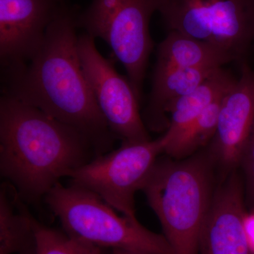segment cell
I'll return each instance as SVG.
<instances>
[{"mask_svg":"<svg viewBox=\"0 0 254 254\" xmlns=\"http://www.w3.org/2000/svg\"><path fill=\"white\" fill-rule=\"evenodd\" d=\"M112 254H142L135 253V252H128V251L123 250H112Z\"/></svg>","mask_w":254,"mask_h":254,"instance_id":"obj_20","label":"cell"},{"mask_svg":"<svg viewBox=\"0 0 254 254\" xmlns=\"http://www.w3.org/2000/svg\"><path fill=\"white\" fill-rule=\"evenodd\" d=\"M78 11L63 3L36 54L26 63L3 69V95L76 128L89 139L98 156L111 151L117 138L82 68L76 33Z\"/></svg>","mask_w":254,"mask_h":254,"instance_id":"obj_1","label":"cell"},{"mask_svg":"<svg viewBox=\"0 0 254 254\" xmlns=\"http://www.w3.org/2000/svg\"><path fill=\"white\" fill-rule=\"evenodd\" d=\"M224 96L209 105L198 118L167 145L164 153L174 158H183L211 141L216 133Z\"/></svg>","mask_w":254,"mask_h":254,"instance_id":"obj_16","label":"cell"},{"mask_svg":"<svg viewBox=\"0 0 254 254\" xmlns=\"http://www.w3.org/2000/svg\"><path fill=\"white\" fill-rule=\"evenodd\" d=\"M161 3L162 0H93L84 11H78V28L108 43L125 68L139 102L153 48L150 19Z\"/></svg>","mask_w":254,"mask_h":254,"instance_id":"obj_5","label":"cell"},{"mask_svg":"<svg viewBox=\"0 0 254 254\" xmlns=\"http://www.w3.org/2000/svg\"><path fill=\"white\" fill-rule=\"evenodd\" d=\"M244 229L247 243L251 252L254 254V213L246 214L244 219Z\"/></svg>","mask_w":254,"mask_h":254,"instance_id":"obj_19","label":"cell"},{"mask_svg":"<svg viewBox=\"0 0 254 254\" xmlns=\"http://www.w3.org/2000/svg\"><path fill=\"white\" fill-rule=\"evenodd\" d=\"M205 158L158 159L142 187L176 254L199 253L200 232L213 199L210 166Z\"/></svg>","mask_w":254,"mask_h":254,"instance_id":"obj_3","label":"cell"},{"mask_svg":"<svg viewBox=\"0 0 254 254\" xmlns=\"http://www.w3.org/2000/svg\"><path fill=\"white\" fill-rule=\"evenodd\" d=\"M95 38L78 36V51L85 76L110 131L123 141L150 140L139 111V103L128 78L103 56Z\"/></svg>","mask_w":254,"mask_h":254,"instance_id":"obj_8","label":"cell"},{"mask_svg":"<svg viewBox=\"0 0 254 254\" xmlns=\"http://www.w3.org/2000/svg\"><path fill=\"white\" fill-rule=\"evenodd\" d=\"M245 215L242 185L233 173L213 196L200 232V254H253L245 236Z\"/></svg>","mask_w":254,"mask_h":254,"instance_id":"obj_11","label":"cell"},{"mask_svg":"<svg viewBox=\"0 0 254 254\" xmlns=\"http://www.w3.org/2000/svg\"><path fill=\"white\" fill-rule=\"evenodd\" d=\"M254 127V69L246 63L234 86L222 99L210 154L224 168L240 163Z\"/></svg>","mask_w":254,"mask_h":254,"instance_id":"obj_10","label":"cell"},{"mask_svg":"<svg viewBox=\"0 0 254 254\" xmlns=\"http://www.w3.org/2000/svg\"><path fill=\"white\" fill-rule=\"evenodd\" d=\"M251 194L254 199V127L241 157Z\"/></svg>","mask_w":254,"mask_h":254,"instance_id":"obj_18","label":"cell"},{"mask_svg":"<svg viewBox=\"0 0 254 254\" xmlns=\"http://www.w3.org/2000/svg\"><path fill=\"white\" fill-rule=\"evenodd\" d=\"M168 31L218 47L242 63L254 43V0H162Z\"/></svg>","mask_w":254,"mask_h":254,"instance_id":"obj_6","label":"cell"},{"mask_svg":"<svg viewBox=\"0 0 254 254\" xmlns=\"http://www.w3.org/2000/svg\"><path fill=\"white\" fill-rule=\"evenodd\" d=\"M9 182L0 187V254H38L40 222Z\"/></svg>","mask_w":254,"mask_h":254,"instance_id":"obj_13","label":"cell"},{"mask_svg":"<svg viewBox=\"0 0 254 254\" xmlns=\"http://www.w3.org/2000/svg\"><path fill=\"white\" fill-rule=\"evenodd\" d=\"M45 201L70 236L100 248L142 254H176L164 235L150 231L117 210L91 190L60 182Z\"/></svg>","mask_w":254,"mask_h":254,"instance_id":"obj_4","label":"cell"},{"mask_svg":"<svg viewBox=\"0 0 254 254\" xmlns=\"http://www.w3.org/2000/svg\"><path fill=\"white\" fill-rule=\"evenodd\" d=\"M38 254H104L105 249L42 223L38 228Z\"/></svg>","mask_w":254,"mask_h":254,"instance_id":"obj_17","label":"cell"},{"mask_svg":"<svg viewBox=\"0 0 254 254\" xmlns=\"http://www.w3.org/2000/svg\"><path fill=\"white\" fill-rule=\"evenodd\" d=\"M167 141H123L118 149L92 159L70 175L71 184L91 190L123 215L137 219L135 194L164 153Z\"/></svg>","mask_w":254,"mask_h":254,"instance_id":"obj_7","label":"cell"},{"mask_svg":"<svg viewBox=\"0 0 254 254\" xmlns=\"http://www.w3.org/2000/svg\"><path fill=\"white\" fill-rule=\"evenodd\" d=\"M237 79L223 67L219 68L193 91L169 105L166 110L167 115H170L169 126L164 134L166 146L209 105L226 94Z\"/></svg>","mask_w":254,"mask_h":254,"instance_id":"obj_14","label":"cell"},{"mask_svg":"<svg viewBox=\"0 0 254 254\" xmlns=\"http://www.w3.org/2000/svg\"><path fill=\"white\" fill-rule=\"evenodd\" d=\"M76 128L34 107L0 99V173L26 203H38L76 169L96 157Z\"/></svg>","mask_w":254,"mask_h":254,"instance_id":"obj_2","label":"cell"},{"mask_svg":"<svg viewBox=\"0 0 254 254\" xmlns=\"http://www.w3.org/2000/svg\"><path fill=\"white\" fill-rule=\"evenodd\" d=\"M65 0H0V58L3 69L27 63Z\"/></svg>","mask_w":254,"mask_h":254,"instance_id":"obj_9","label":"cell"},{"mask_svg":"<svg viewBox=\"0 0 254 254\" xmlns=\"http://www.w3.org/2000/svg\"><path fill=\"white\" fill-rule=\"evenodd\" d=\"M219 68L155 67L148 104L142 116L145 127L153 131L167 129L169 105L193 91Z\"/></svg>","mask_w":254,"mask_h":254,"instance_id":"obj_12","label":"cell"},{"mask_svg":"<svg viewBox=\"0 0 254 254\" xmlns=\"http://www.w3.org/2000/svg\"><path fill=\"white\" fill-rule=\"evenodd\" d=\"M235 61L231 55L206 42L168 31L158 46L155 67L222 68Z\"/></svg>","mask_w":254,"mask_h":254,"instance_id":"obj_15","label":"cell"}]
</instances>
